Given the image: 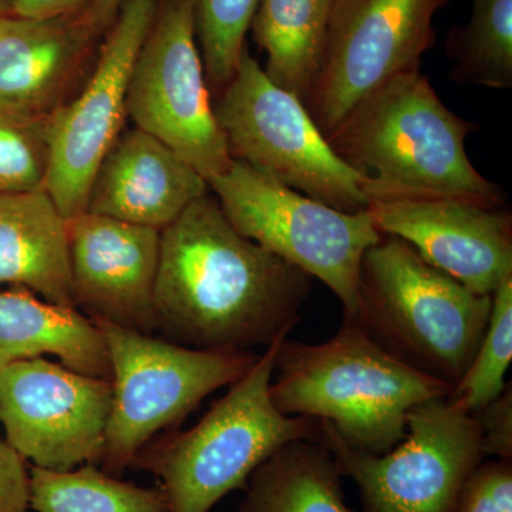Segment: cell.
I'll list each match as a JSON object with an SVG mask.
<instances>
[{
	"mask_svg": "<svg viewBox=\"0 0 512 512\" xmlns=\"http://www.w3.org/2000/svg\"><path fill=\"white\" fill-rule=\"evenodd\" d=\"M311 276L239 234L210 194L160 231L157 329L185 348L252 352L289 335Z\"/></svg>",
	"mask_w": 512,
	"mask_h": 512,
	"instance_id": "1",
	"label": "cell"
},
{
	"mask_svg": "<svg viewBox=\"0 0 512 512\" xmlns=\"http://www.w3.org/2000/svg\"><path fill=\"white\" fill-rule=\"evenodd\" d=\"M451 392L380 348L349 319L319 345L286 338L269 387L279 412L322 421L346 446L369 454L393 450L406 437L410 410Z\"/></svg>",
	"mask_w": 512,
	"mask_h": 512,
	"instance_id": "2",
	"label": "cell"
},
{
	"mask_svg": "<svg viewBox=\"0 0 512 512\" xmlns=\"http://www.w3.org/2000/svg\"><path fill=\"white\" fill-rule=\"evenodd\" d=\"M476 124L447 109L419 70L397 74L360 101L326 140L366 177V192L439 195L503 205L466 140Z\"/></svg>",
	"mask_w": 512,
	"mask_h": 512,
	"instance_id": "3",
	"label": "cell"
},
{
	"mask_svg": "<svg viewBox=\"0 0 512 512\" xmlns=\"http://www.w3.org/2000/svg\"><path fill=\"white\" fill-rule=\"evenodd\" d=\"M493 295H478L427 264L412 245L383 235L360 265L353 320L404 365L448 384L467 372L490 319Z\"/></svg>",
	"mask_w": 512,
	"mask_h": 512,
	"instance_id": "4",
	"label": "cell"
},
{
	"mask_svg": "<svg viewBox=\"0 0 512 512\" xmlns=\"http://www.w3.org/2000/svg\"><path fill=\"white\" fill-rule=\"evenodd\" d=\"M279 336L247 375L200 423L138 454L133 464L163 483L168 512H210L225 495L245 488L256 468L291 441L322 439L318 420L285 416L269 393Z\"/></svg>",
	"mask_w": 512,
	"mask_h": 512,
	"instance_id": "5",
	"label": "cell"
},
{
	"mask_svg": "<svg viewBox=\"0 0 512 512\" xmlns=\"http://www.w3.org/2000/svg\"><path fill=\"white\" fill-rule=\"evenodd\" d=\"M109 349L113 402L103 471L120 476L158 431L184 420L212 392L247 375L259 355L208 352L93 320Z\"/></svg>",
	"mask_w": 512,
	"mask_h": 512,
	"instance_id": "6",
	"label": "cell"
},
{
	"mask_svg": "<svg viewBox=\"0 0 512 512\" xmlns=\"http://www.w3.org/2000/svg\"><path fill=\"white\" fill-rule=\"evenodd\" d=\"M214 110L234 160L336 210L369 208L365 175L335 153L305 104L276 86L248 49Z\"/></svg>",
	"mask_w": 512,
	"mask_h": 512,
	"instance_id": "7",
	"label": "cell"
},
{
	"mask_svg": "<svg viewBox=\"0 0 512 512\" xmlns=\"http://www.w3.org/2000/svg\"><path fill=\"white\" fill-rule=\"evenodd\" d=\"M207 184L239 234L318 278L345 318L355 315L363 256L383 238L367 210H336L239 160Z\"/></svg>",
	"mask_w": 512,
	"mask_h": 512,
	"instance_id": "8",
	"label": "cell"
},
{
	"mask_svg": "<svg viewBox=\"0 0 512 512\" xmlns=\"http://www.w3.org/2000/svg\"><path fill=\"white\" fill-rule=\"evenodd\" d=\"M127 116L207 183L231 167L234 158L215 116L198 46L194 0H158L131 73Z\"/></svg>",
	"mask_w": 512,
	"mask_h": 512,
	"instance_id": "9",
	"label": "cell"
},
{
	"mask_svg": "<svg viewBox=\"0 0 512 512\" xmlns=\"http://www.w3.org/2000/svg\"><path fill=\"white\" fill-rule=\"evenodd\" d=\"M319 423L320 443L355 481L363 512H456L468 476L485 458L476 417L448 397L414 406L406 437L384 454L350 448Z\"/></svg>",
	"mask_w": 512,
	"mask_h": 512,
	"instance_id": "10",
	"label": "cell"
},
{
	"mask_svg": "<svg viewBox=\"0 0 512 512\" xmlns=\"http://www.w3.org/2000/svg\"><path fill=\"white\" fill-rule=\"evenodd\" d=\"M446 0H333L322 64L306 109L329 136L360 101L419 70Z\"/></svg>",
	"mask_w": 512,
	"mask_h": 512,
	"instance_id": "11",
	"label": "cell"
},
{
	"mask_svg": "<svg viewBox=\"0 0 512 512\" xmlns=\"http://www.w3.org/2000/svg\"><path fill=\"white\" fill-rule=\"evenodd\" d=\"M157 5L158 0H124L104 33L89 80L52 117L46 191L67 221L87 211L97 168L124 130L131 73Z\"/></svg>",
	"mask_w": 512,
	"mask_h": 512,
	"instance_id": "12",
	"label": "cell"
},
{
	"mask_svg": "<svg viewBox=\"0 0 512 512\" xmlns=\"http://www.w3.org/2000/svg\"><path fill=\"white\" fill-rule=\"evenodd\" d=\"M113 386L62 363L23 360L0 367V424L23 460L53 471L101 461Z\"/></svg>",
	"mask_w": 512,
	"mask_h": 512,
	"instance_id": "13",
	"label": "cell"
},
{
	"mask_svg": "<svg viewBox=\"0 0 512 512\" xmlns=\"http://www.w3.org/2000/svg\"><path fill=\"white\" fill-rule=\"evenodd\" d=\"M370 218L380 234L406 241L434 268L478 295H493L512 276V218L497 205L369 191Z\"/></svg>",
	"mask_w": 512,
	"mask_h": 512,
	"instance_id": "14",
	"label": "cell"
},
{
	"mask_svg": "<svg viewBox=\"0 0 512 512\" xmlns=\"http://www.w3.org/2000/svg\"><path fill=\"white\" fill-rule=\"evenodd\" d=\"M69 247L74 308L153 335L160 229L84 212L69 221Z\"/></svg>",
	"mask_w": 512,
	"mask_h": 512,
	"instance_id": "15",
	"label": "cell"
},
{
	"mask_svg": "<svg viewBox=\"0 0 512 512\" xmlns=\"http://www.w3.org/2000/svg\"><path fill=\"white\" fill-rule=\"evenodd\" d=\"M100 37L80 12L45 19L0 15V106L55 116L89 80Z\"/></svg>",
	"mask_w": 512,
	"mask_h": 512,
	"instance_id": "16",
	"label": "cell"
},
{
	"mask_svg": "<svg viewBox=\"0 0 512 512\" xmlns=\"http://www.w3.org/2000/svg\"><path fill=\"white\" fill-rule=\"evenodd\" d=\"M207 192V181L173 148L124 128L97 168L86 212L161 231Z\"/></svg>",
	"mask_w": 512,
	"mask_h": 512,
	"instance_id": "17",
	"label": "cell"
},
{
	"mask_svg": "<svg viewBox=\"0 0 512 512\" xmlns=\"http://www.w3.org/2000/svg\"><path fill=\"white\" fill-rule=\"evenodd\" d=\"M74 308L69 221L46 190L0 194V289Z\"/></svg>",
	"mask_w": 512,
	"mask_h": 512,
	"instance_id": "18",
	"label": "cell"
},
{
	"mask_svg": "<svg viewBox=\"0 0 512 512\" xmlns=\"http://www.w3.org/2000/svg\"><path fill=\"white\" fill-rule=\"evenodd\" d=\"M45 355L74 372L111 380L106 339L92 319L22 286L0 289V367Z\"/></svg>",
	"mask_w": 512,
	"mask_h": 512,
	"instance_id": "19",
	"label": "cell"
},
{
	"mask_svg": "<svg viewBox=\"0 0 512 512\" xmlns=\"http://www.w3.org/2000/svg\"><path fill=\"white\" fill-rule=\"evenodd\" d=\"M342 477L325 444L291 441L248 478L239 512H356L345 503Z\"/></svg>",
	"mask_w": 512,
	"mask_h": 512,
	"instance_id": "20",
	"label": "cell"
},
{
	"mask_svg": "<svg viewBox=\"0 0 512 512\" xmlns=\"http://www.w3.org/2000/svg\"><path fill=\"white\" fill-rule=\"evenodd\" d=\"M333 0H259L251 29L269 79L306 104L318 77Z\"/></svg>",
	"mask_w": 512,
	"mask_h": 512,
	"instance_id": "21",
	"label": "cell"
},
{
	"mask_svg": "<svg viewBox=\"0 0 512 512\" xmlns=\"http://www.w3.org/2000/svg\"><path fill=\"white\" fill-rule=\"evenodd\" d=\"M29 477L36 512H168L161 488L126 483L94 464L70 471L32 466Z\"/></svg>",
	"mask_w": 512,
	"mask_h": 512,
	"instance_id": "22",
	"label": "cell"
},
{
	"mask_svg": "<svg viewBox=\"0 0 512 512\" xmlns=\"http://www.w3.org/2000/svg\"><path fill=\"white\" fill-rule=\"evenodd\" d=\"M451 42V79L491 89L512 87V0H473L466 28Z\"/></svg>",
	"mask_w": 512,
	"mask_h": 512,
	"instance_id": "23",
	"label": "cell"
},
{
	"mask_svg": "<svg viewBox=\"0 0 512 512\" xmlns=\"http://www.w3.org/2000/svg\"><path fill=\"white\" fill-rule=\"evenodd\" d=\"M512 359V276L493 293L484 338L463 379L448 400L461 412L476 416L507 389Z\"/></svg>",
	"mask_w": 512,
	"mask_h": 512,
	"instance_id": "24",
	"label": "cell"
},
{
	"mask_svg": "<svg viewBox=\"0 0 512 512\" xmlns=\"http://www.w3.org/2000/svg\"><path fill=\"white\" fill-rule=\"evenodd\" d=\"M258 5L259 0H194L205 77L215 92H222L237 72Z\"/></svg>",
	"mask_w": 512,
	"mask_h": 512,
	"instance_id": "25",
	"label": "cell"
},
{
	"mask_svg": "<svg viewBox=\"0 0 512 512\" xmlns=\"http://www.w3.org/2000/svg\"><path fill=\"white\" fill-rule=\"evenodd\" d=\"M52 117L0 106V194L46 190Z\"/></svg>",
	"mask_w": 512,
	"mask_h": 512,
	"instance_id": "26",
	"label": "cell"
},
{
	"mask_svg": "<svg viewBox=\"0 0 512 512\" xmlns=\"http://www.w3.org/2000/svg\"><path fill=\"white\" fill-rule=\"evenodd\" d=\"M456 512H512L511 461H481L461 490Z\"/></svg>",
	"mask_w": 512,
	"mask_h": 512,
	"instance_id": "27",
	"label": "cell"
},
{
	"mask_svg": "<svg viewBox=\"0 0 512 512\" xmlns=\"http://www.w3.org/2000/svg\"><path fill=\"white\" fill-rule=\"evenodd\" d=\"M485 457L512 460V389L508 383L497 399L476 416Z\"/></svg>",
	"mask_w": 512,
	"mask_h": 512,
	"instance_id": "28",
	"label": "cell"
},
{
	"mask_svg": "<svg viewBox=\"0 0 512 512\" xmlns=\"http://www.w3.org/2000/svg\"><path fill=\"white\" fill-rule=\"evenodd\" d=\"M29 508V468L0 434V512H28Z\"/></svg>",
	"mask_w": 512,
	"mask_h": 512,
	"instance_id": "29",
	"label": "cell"
},
{
	"mask_svg": "<svg viewBox=\"0 0 512 512\" xmlns=\"http://www.w3.org/2000/svg\"><path fill=\"white\" fill-rule=\"evenodd\" d=\"M89 0H12L8 15L22 18H56L80 12Z\"/></svg>",
	"mask_w": 512,
	"mask_h": 512,
	"instance_id": "30",
	"label": "cell"
},
{
	"mask_svg": "<svg viewBox=\"0 0 512 512\" xmlns=\"http://www.w3.org/2000/svg\"><path fill=\"white\" fill-rule=\"evenodd\" d=\"M123 2L124 0H89L80 10V15L97 35L104 36L116 19Z\"/></svg>",
	"mask_w": 512,
	"mask_h": 512,
	"instance_id": "31",
	"label": "cell"
},
{
	"mask_svg": "<svg viewBox=\"0 0 512 512\" xmlns=\"http://www.w3.org/2000/svg\"><path fill=\"white\" fill-rule=\"evenodd\" d=\"M12 0H0V15H8Z\"/></svg>",
	"mask_w": 512,
	"mask_h": 512,
	"instance_id": "32",
	"label": "cell"
}]
</instances>
